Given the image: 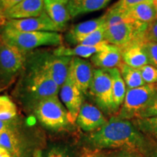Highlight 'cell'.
<instances>
[{
  "instance_id": "6da1fadb",
  "label": "cell",
  "mask_w": 157,
  "mask_h": 157,
  "mask_svg": "<svg viewBox=\"0 0 157 157\" xmlns=\"http://www.w3.org/2000/svg\"><path fill=\"white\" fill-rule=\"evenodd\" d=\"M87 140L93 148L98 149H121L139 154L148 151L145 135L131 121L116 117L88 135Z\"/></svg>"
},
{
  "instance_id": "7a4b0ae2",
  "label": "cell",
  "mask_w": 157,
  "mask_h": 157,
  "mask_svg": "<svg viewBox=\"0 0 157 157\" xmlns=\"http://www.w3.org/2000/svg\"><path fill=\"white\" fill-rule=\"evenodd\" d=\"M29 68L20 80L17 93L23 103L35 109L39 102L58 95L60 87L39 66L29 61Z\"/></svg>"
},
{
  "instance_id": "3957f363",
  "label": "cell",
  "mask_w": 157,
  "mask_h": 157,
  "mask_svg": "<svg viewBox=\"0 0 157 157\" xmlns=\"http://www.w3.org/2000/svg\"><path fill=\"white\" fill-rule=\"evenodd\" d=\"M1 41L27 53L28 51L42 46L60 45L62 36L53 31H19L4 27Z\"/></svg>"
},
{
  "instance_id": "277c9868",
  "label": "cell",
  "mask_w": 157,
  "mask_h": 157,
  "mask_svg": "<svg viewBox=\"0 0 157 157\" xmlns=\"http://www.w3.org/2000/svg\"><path fill=\"white\" fill-rule=\"evenodd\" d=\"M157 90V84H146L142 87L127 90L124 101L116 117L127 120L140 118Z\"/></svg>"
},
{
  "instance_id": "5b68a950",
  "label": "cell",
  "mask_w": 157,
  "mask_h": 157,
  "mask_svg": "<svg viewBox=\"0 0 157 157\" xmlns=\"http://www.w3.org/2000/svg\"><path fill=\"white\" fill-rule=\"evenodd\" d=\"M34 110L39 122L47 128L58 130L66 127L71 122L67 109L58 95L39 102Z\"/></svg>"
},
{
  "instance_id": "8992f818",
  "label": "cell",
  "mask_w": 157,
  "mask_h": 157,
  "mask_svg": "<svg viewBox=\"0 0 157 157\" xmlns=\"http://www.w3.org/2000/svg\"><path fill=\"white\" fill-rule=\"evenodd\" d=\"M101 111L115 114L112 95V80L106 69L94 70L93 81L88 93Z\"/></svg>"
},
{
  "instance_id": "52a82bcc",
  "label": "cell",
  "mask_w": 157,
  "mask_h": 157,
  "mask_svg": "<svg viewBox=\"0 0 157 157\" xmlns=\"http://www.w3.org/2000/svg\"><path fill=\"white\" fill-rule=\"evenodd\" d=\"M27 53L16 47L0 43V86L8 84L24 67Z\"/></svg>"
},
{
  "instance_id": "ba28073f",
  "label": "cell",
  "mask_w": 157,
  "mask_h": 157,
  "mask_svg": "<svg viewBox=\"0 0 157 157\" xmlns=\"http://www.w3.org/2000/svg\"><path fill=\"white\" fill-rule=\"evenodd\" d=\"M147 26L146 23L132 20L106 27L105 40L109 44L122 48L132 41L144 39Z\"/></svg>"
},
{
  "instance_id": "9c48e42d",
  "label": "cell",
  "mask_w": 157,
  "mask_h": 157,
  "mask_svg": "<svg viewBox=\"0 0 157 157\" xmlns=\"http://www.w3.org/2000/svg\"><path fill=\"white\" fill-rule=\"evenodd\" d=\"M29 60L44 70L60 87L63 84L69 71L72 57L58 56L50 52L32 55Z\"/></svg>"
},
{
  "instance_id": "30bf717a",
  "label": "cell",
  "mask_w": 157,
  "mask_h": 157,
  "mask_svg": "<svg viewBox=\"0 0 157 157\" xmlns=\"http://www.w3.org/2000/svg\"><path fill=\"white\" fill-rule=\"evenodd\" d=\"M4 27L19 31H62L55 24L45 10L37 17L8 20Z\"/></svg>"
},
{
  "instance_id": "8fae6325",
  "label": "cell",
  "mask_w": 157,
  "mask_h": 157,
  "mask_svg": "<svg viewBox=\"0 0 157 157\" xmlns=\"http://www.w3.org/2000/svg\"><path fill=\"white\" fill-rule=\"evenodd\" d=\"M60 95L69 114L71 122H74L84 103V94L74 83L69 71L66 81L60 87Z\"/></svg>"
},
{
  "instance_id": "7c38bea8",
  "label": "cell",
  "mask_w": 157,
  "mask_h": 157,
  "mask_svg": "<svg viewBox=\"0 0 157 157\" xmlns=\"http://www.w3.org/2000/svg\"><path fill=\"white\" fill-rule=\"evenodd\" d=\"M76 121L84 132H93L105 125L108 119L99 108L89 103H83Z\"/></svg>"
},
{
  "instance_id": "4fadbf2b",
  "label": "cell",
  "mask_w": 157,
  "mask_h": 157,
  "mask_svg": "<svg viewBox=\"0 0 157 157\" xmlns=\"http://www.w3.org/2000/svg\"><path fill=\"white\" fill-rule=\"evenodd\" d=\"M94 70L91 63L78 57H72L69 72L74 83L84 95H87L89 91Z\"/></svg>"
},
{
  "instance_id": "5bb4252c",
  "label": "cell",
  "mask_w": 157,
  "mask_h": 157,
  "mask_svg": "<svg viewBox=\"0 0 157 157\" xmlns=\"http://www.w3.org/2000/svg\"><path fill=\"white\" fill-rule=\"evenodd\" d=\"M144 39L145 38L134 40L120 48L124 63L135 68H140L149 64L148 56L143 47Z\"/></svg>"
},
{
  "instance_id": "9a60e30c",
  "label": "cell",
  "mask_w": 157,
  "mask_h": 157,
  "mask_svg": "<svg viewBox=\"0 0 157 157\" xmlns=\"http://www.w3.org/2000/svg\"><path fill=\"white\" fill-rule=\"evenodd\" d=\"M91 62L94 66L101 69L119 68L123 63L121 48L109 44L103 50L91 57Z\"/></svg>"
},
{
  "instance_id": "2e32d148",
  "label": "cell",
  "mask_w": 157,
  "mask_h": 157,
  "mask_svg": "<svg viewBox=\"0 0 157 157\" xmlns=\"http://www.w3.org/2000/svg\"><path fill=\"white\" fill-rule=\"evenodd\" d=\"M44 11V0H22L21 2L5 12L7 20L23 19L37 17Z\"/></svg>"
},
{
  "instance_id": "e0dca14e",
  "label": "cell",
  "mask_w": 157,
  "mask_h": 157,
  "mask_svg": "<svg viewBox=\"0 0 157 157\" xmlns=\"http://www.w3.org/2000/svg\"><path fill=\"white\" fill-rule=\"evenodd\" d=\"M105 23V16L89 20L73 25L66 34V38L70 44H79L86 36Z\"/></svg>"
},
{
  "instance_id": "ac0fdd59",
  "label": "cell",
  "mask_w": 157,
  "mask_h": 157,
  "mask_svg": "<svg viewBox=\"0 0 157 157\" xmlns=\"http://www.w3.org/2000/svg\"><path fill=\"white\" fill-rule=\"evenodd\" d=\"M44 10L55 24L62 31H64L68 21L71 18L68 4L56 0H44Z\"/></svg>"
},
{
  "instance_id": "d6986e66",
  "label": "cell",
  "mask_w": 157,
  "mask_h": 157,
  "mask_svg": "<svg viewBox=\"0 0 157 157\" xmlns=\"http://www.w3.org/2000/svg\"><path fill=\"white\" fill-rule=\"evenodd\" d=\"M109 43L104 42L101 44L95 46L90 45H76L74 48H66L64 46H60L53 50V54L58 56L68 57H82V58H90L97 52L103 50Z\"/></svg>"
},
{
  "instance_id": "ffe728a7",
  "label": "cell",
  "mask_w": 157,
  "mask_h": 157,
  "mask_svg": "<svg viewBox=\"0 0 157 157\" xmlns=\"http://www.w3.org/2000/svg\"><path fill=\"white\" fill-rule=\"evenodd\" d=\"M111 0H69L68 8L71 17H74L104 8Z\"/></svg>"
},
{
  "instance_id": "44dd1931",
  "label": "cell",
  "mask_w": 157,
  "mask_h": 157,
  "mask_svg": "<svg viewBox=\"0 0 157 157\" xmlns=\"http://www.w3.org/2000/svg\"><path fill=\"white\" fill-rule=\"evenodd\" d=\"M106 70L109 73L111 80H112L113 109H114L116 114L119 111L124 101L125 95L127 93V87L119 68H113Z\"/></svg>"
},
{
  "instance_id": "7402d4cb",
  "label": "cell",
  "mask_w": 157,
  "mask_h": 157,
  "mask_svg": "<svg viewBox=\"0 0 157 157\" xmlns=\"http://www.w3.org/2000/svg\"><path fill=\"white\" fill-rule=\"evenodd\" d=\"M126 12L130 18L146 24L156 19V10L153 2L134 5L127 9Z\"/></svg>"
},
{
  "instance_id": "603a6c76",
  "label": "cell",
  "mask_w": 157,
  "mask_h": 157,
  "mask_svg": "<svg viewBox=\"0 0 157 157\" xmlns=\"http://www.w3.org/2000/svg\"><path fill=\"white\" fill-rule=\"evenodd\" d=\"M119 69L126 84L127 90L140 87L146 84V82L143 81L138 68H132L122 63Z\"/></svg>"
},
{
  "instance_id": "cb8c5ba5",
  "label": "cell",
  "mask_w": 157,
  "mask_h": 157,
  "mask_svg": "<svg viewBox=\"0 0 157 157\" xmlns=\"http://www.w3.org/2000/svg\"><path fill=\"white\" fill-rule=\"evenodd\" d=\"M0 148L7 151L13 156L20 155L21 144L13 127L0 132Z\"/></svg>"
},
{
  "instance_id": "d4e9b609",
  "label": "cell",
  "mask_w": 157,
  "mask_h": 157,
  "mask_svg": "<svg viewBox=\"0 0 157 157\" xmlns=\"http://www.w3.org/2000/svg\"><path fill=\"white\" fill-rule=\"evenodd\" d=\"M132 122L143 135L157 140V117L136 119Z\"/></svg>"
},
{
  "instance_id": "484cf974",
  "label": "cell",
  "mask_w": 157,
  "mask_h": 157,
  "mask_svg": "<svg viewBox=\"0 0 157 157\" xmlns=\"http://www.w3.org/2000/svg\"><path fill=\"white\" fill-rule=\"evenodd\" d=\"M16 115V106L10 98L5 95L0 96V120L9 121Z\"/></svg>"
},
{
  "instance_id": "4316f807",
  "label": "cell",
  "mask_w": 157,
  "mask_h": 157,
  "mask_svg": "<svg viewBox=\"0 0 157 157\" xmlns=\"http://www.w3.org/2000/svg\"><path fill=\"white\" fill-rule=\"evenodd\" d=\"M106 29L105 23L102 26L96 29L91 34H90L84 38L83 40L80 42L79 44L82 45H90V46H95L98 45L104 42H106L105 40V32Z\"/></svg>"
},
{
  "instance_id": "83f0119b",
  "label": "cell",
  "mask_w": 157,
  "mask_h": 157,
  "mask_svg": "<svg viewBox=\"0 0 157 157\" xmlns=\"http://www.w3.org/2000/svg\"><path fill=\"white\" fill-rule=\"evenodd\" d=\"M143 47L148 56L149 64L157 68V44L145 39L143 42Z\"/></svg>"
},
{
  "instance_id": "f1b7e54d",
  "label": "cell",
  "mask_w": 157,
  "mask_h": 157,
  "mask_svg": "<svg viewBox=\"0 0 157 157\" xmlns=\"http://www.w3.org/2000/svg\"><path fill=\"white\" fill-rule=\"evenodd\" d=\"M146 84H157V68L148 64L138 68Z\"/></svg>"
},
{
  "instance_id": "f546056e",
  "label": "cell",
  "mask_w": 157,
  "mask_h": 157,
  "mask_svg": "<svg viewBox=\"0 0 157 157\" xmlns=\"http://www.w3.org/2000/svg\"><path fill=\"white\" fill-rule=\"evenodd\" d=\"M46 157H73V154L67 146L56 145L48 151Z\"/></svg>"
},
{
  "instance_id": "4dcf8cb0",
  "label": "cell",
  "mask_w": 157,
  "mask_h": 157,
  "mask_svg": "<svg viewBox=\"0 0 157 157\" xmlns=\"http://www.w3.org/2000/svg\"><path fill=\"white\" fill-rule=\"evenodd\" d=\"M157 117V90L148 106L143 111L140 118ZM139 118V119H140Z\"/></svg>"
},
{
  "instance_id": "1f68e13d",
  "label": "cell",
  "mask_w": 157,
  "mask_h": 157,
  "mask_svg": "<svg viewBox=\"0 0 157 157\" xmlns=\"http://www.w3.org/2000/svg\"><path fill=\"white\" fill-rule=\"evenodd\" d=\"M145 39L157 44V19L148 24L145 33Z\"/></svg>"
},
{
  "instance_id": "d6a6232c",
  "label": "cell",
  "mask_w": 157,
  "mask_h": 157,
  "mask_svg": "<svg viewBox=\"0 0 157 157\" xmlns=\"http://www.w3.org/2000/svg\"><path fill=\"white\" fill-rule=\"evenodd\" d=\"M153 2V0H119L117 2L113 5V6L117 8L125 10L134 5L143 2Z\"/></svg>"
},
{
  "instance_id": "836d02e7",
  "label": "cell",
  "mask_w": 157,
  "mask_h": 157,
  "mask_svg": "<svg viewBox=\"0 0 157 157\" xmlns=\"http://www.w3.org/2000/svg\"><path fill=\"white\" fill-rule=\"evenodd\" d=\"M78 157H107L101 149L84 148L80 152Z\"/></svg>"
},
{
  "instance_id": "e575fe53",
  "label": "cell",
  "mask_w": 157,
  "mask_h": 157,
  "mask_svg": "<svg viewBox=\"0 0 157 157\" xmlns=\"http://www.w3.org/2000/svg\"><path fill=\"white\" fill-rule=\"evenodd\" d=\"M22 0H0V8L4 13L13 8Z\"/></svg>"
},
{
  "instance_id": "d590c367",
  "label": "cell",
  "mask_w": 157,
  "mask_h": 157,
  "mask_svg": "<svg viewBox=\"0 0 157 157\" xmlns=\"http://www.w3.org/2000/svg\"><path fill=\"white\" fill-rule=\"evenodd\" d=\"M114 157H140V156H139L138 154H136V153L124 151V152L120 153V154L116 155Z\"/></svg>"
},
{
  "instance_id": "8d00e7d4",
  "label": "cell",
  "mask_w": 157,
  "mask_h": 157,
  "mask_svg": "<svg viewBox=\"0 0 157 157\" xmlns=\"http://www.w3.org/2000/svg\"><path fill=\"white\" fill-rule=\"evenodd\" d=\"M7 17H6L5 13L2 10V9L0 8V26H5L6 23L7 22Z\"/></svg>"
},
{
  "instance_id": "74e56055",
  "label": "cell",
  "mask_w": 157,
  "mask_h": 157,
  "mask_svg": "<svg viewBox=\"0 0 157 157\" xmlns=\"http://www.w3.org/2000/svg\"><path fill=\"white\" fill-rule=\"evenodd\" d=\"M149 157H157V146L152 149L149 154Z\"/></svg>"
},
{
  "instance_id": "f35d334b",
  "label": "cell",
  "mask_w": 157,
  "mask_h": 157,
  "mask_svg": "<svg viewBox=\"0 0 157 157\" xmlns=\"http://www.w3.org/2000/svg\"><path fill=\"white\" fill-rule=\"evenodd\" d=\"M153 3H154V7L156 10V19H157V0H153Z\"/></svg>"
},
{
  "instance_id": "ab89813d",
  "label": "cell",
  "mask_w": 157,
  "mask_h": 157,
  "mask_svg": "<svg viewBox=\"0 0 157 157\" xmlns=\"http://www.w3.org/2000/svg\"><path fill=\"white\" fill-rule=\"evenodd\" d=\"M56 1L61 2H63V3L68 4V2H69V0H56Z\"/></svg>"
},
{
  "instance_id": "60d3db41",
  "label": "cell",
  "mask_w": 157,
  "mask_h": 157,
  "mask_svg": "<svg viewBox=\"0 0 157 157\" xmlns=\"http://www.w3.org/2000/svg\"><path fill=\"white\" fill-rule=\"evenodd\" d=\"M34 157H42V154H41V152H37L36 154H35Z\"/></svg>"
}]
</instances>
